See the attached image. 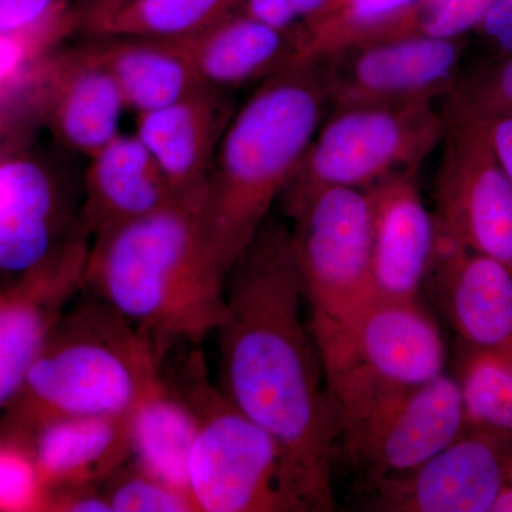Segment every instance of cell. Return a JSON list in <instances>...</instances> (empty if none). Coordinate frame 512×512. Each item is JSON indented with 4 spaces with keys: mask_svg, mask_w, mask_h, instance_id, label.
I'll return each mask as SVG.
<instances>
[{
    "mask_svg": "<svg viewBox=\"0 0 512 512\" xmlns=\"http://www.w3.org/2000/svg\"><path fill=\"white\" fill-rule=\"evenodd\" d=\"M292 231L269 215L225 279L218 386L281 448L305 512L336 510V423Z\"/></svg>",
    "mask_w": 512,
    "mask_h": 512,
    "instance_id": "cell-1",
    "label": "cell"
},
{
    "mask_svg": "<svg viewBox=\"0 0 512 512\" xmlns=\"http://www.w3.org/2000/svg\"><path fill=\"white\" fill-rule=\"evenodd\" d=\"M225 279L200 210L175 202L92 239L83 291L168 350L214 335L224 315Z\"/></svg>",
    "mask_w": 512,
    "mask_h": 512,
    "instance_id": "cell-2",
    "label": "cell"
},
{
    "mask_svg": "<svg viewBox=\"0 0 512 512\" xmlns=\"http://www.w3.org/2000/svg\"><path fill=\"white\" fill-rule=\"evenodd\" d=\"M328 113L318 66L302 60L258 84L232 114L200 210L225 275L288 190Z\"/></svg>",
    "mask_w": 512,
    "mask_h": 512,
    "instance_id": "cell-3",
    "label": "cell"
},
{
    "mask_svg": "<svg viewBox=\"0 0 512 512\" xmlns=\"http://www.w3.org/2000/svg\"><path fill=\"white\" fill-rule=\"evenodd\" d=\"M167 350L90 295L63 312L0 431L25 437L64 417H121L165 379Z\"/></svg>",
    "mask_w": 512,
    "mask_h": 512,
    "instance_id": "cell-4",
    "label": "cell"
},
{
    "mask_svg": "<svg viewBox=\"0 0 512 512\" xmlns=\"http://www.w3.org/2000/svg\"><path fill=\"white\" fill-rule=\"evenodd\" d=\"M336 423V446L367 488L403 476L467 430L454 377L396 386L343 367L323 372Z\"/></svg>",
    "mask_w": 512,
    "mask_h": 512,
    "instance_id": "cell-5",
    "label": "cell"
},
{
    "mask_svg": "<svg viewBox=\"0 0 512 512\" xmlns=\"http://www.w3.org/2000/svg\"><path fill=\"white\" fill-rule=\"evenodd\" d=\"M184 370L183 386L175 389L197 419L188 460V494L197 512H305L274 437L208 379L200 352Z\"/></svg>",
    "mask_w": 512,
    "mask_h": 512,
    "instance_id": "cell-6",
    "label": "cell"
},
{
    "mask_svg": "<svg viewBox=\"0 0 512 512\" xmlns=\"http://www.w3.org/2000/svg\"><path fill=\"white\" fill-rule=\"evenodd\" d=\"M446 130L434 101L332 110L282 195L285 207L319 188L367 190L389 175L420 170Z\"/></svg>",
    "mask_w": 512,
    "mask_h": 512,
    "instance_id": "cell-7",
    "label": "cell"
},
{
    "mask_svg": "<svg viewBox=\"0 0 512 512\" xmlns=\"http://www.w3.org/2000/svg\"><path fill=\"white\" fill-rule=\"evenodd\" d=\"M309 325L332 322L375 295L372 212L365 190L326 187L286 205Z\"/></svg>",
    "mask_w": 512,
    "mask_h": 512,
    "instance_id": "cell-8",
    "label": "cell"
},
{
    "mask_svg": "<svg viewBox=\"0 0 512 512\" xmlns=\"http://www.w3.org/2000/svg\"><path fill=\"white\" fill-rule=\"evenodd\" d=\"M311 332L323 372L350 367L396 386L446 375V343L420 298L375 293L342 318L312 325Z\"/></svg>",
    "mask_w": 512,
    "mask_h": 512,
    "instance_id": "cell-9",
    "label": "cell"
},
{
    "mask_svg": "<svg viewBox=\"0 0 512 512\" xmlns=\"http://www.w3.org/2000/svg\"><path fill=\"white\" fill-rule=\"evenodd\" d=\"M470 37H400L343 47L313 59L329 110L444 99L456 86Z\"/></svg>",
    "mask_w": 512,
    "mask_h": 512,
    "instance_id": "cell-10",
    "label": "cell"
},
{
    "mask_svg": "<svg viewBox=\"0 0 512 512\" xmlns=\"http://www.w3.org/2000/svg\"><path fill=\"white\" fill-rule=\"evenodd\" d=\"M434 180L437 227L512 272V183L483 121L446 120Z\"/></svg>",
    "mask_w": 512,
    "mask_h": 512,
    "instance_id": "cell-11",
    "label": "cell"
},
{
    "mask_svg": "<svg viewBox=\"0 0 512 512\" xmlns=\"http://www.w3.org/2000/svg\"><path fill=\"white\" fill-rule=\"evenodd\" d=\"M89 241L74 231L42 264L0 289V416L18 396L63 312L83 291Z\"/></svg>",
    "mask_w": 512,
    "mask_h": 512,
    "instance_id": "cell-12",
    "label": "cell"
},
{
    "mask_svg": "<svg viewBox=\"0 0 512 512\" xmlns=\"http://www.w3.org/2000/svg\"><path fill=\"white\" fill-rule=\"evenodd\" d=\"M510 444L466 430L409 473L370 485L372 507L387 512H491L508 481Z\"/></svg>",
    "mask_w": 512,
    "mask_h": 512,
    "instance_id": "cell-13",
    "label": "cell"
},
{
    "mask_svg": "<svg viewBox=\"0 0 512 512\" xmlns=\"http://www.w3.org/2000/svg\"><path fill=\"white\" fill-rule=\"evenodd\" d=\"M37 120L74 153L90 157L120 134L127 109L92 40L59 47L36 66Z\"/></svg>",
    "mask_w": 512,
    "mask_h": 512,
    "instance_id": "cell-14",
    "label": "cell"
},
{
    "mask_svg": "<svg viewBox=\"0 0 512 512\" xmlns=\"http://www.w3.org/2000/svg\"><path fill=\"white\" fill-rule=\"evenodd\" d=\"M225 94L205 86L168 106L137 114L136 136L156 161L175 200L197 210L235 111Z\"/></svg>",
    "mask_w": 512,
    "mask_h": 512,
    "instance_id": "cell-15",
    "label": "cell"
},
{
    "mask_svg": "<svg viewBox=\"0 0 512 512\" xmlns=\"http://www.w3.org/2000/svg\"><path fill=\"white\" fill-rule=\"evenodd\" d=\"M365 191L372 212L373 292L420 298L436 251L437 224L421 197L419 170L389 175Z\"/></svg>",
    "mask_w": 512,
    "mask_h": 512,
    "instance_id": "cell-16",
    "label": "cell"
},
{
    "mask_svg": "<svg viewBox=\"0 0 512 512\" xmlns=\"http://www.w3.org/2000/svg\"><path fill=\"white\" fill-rule=\"evenodd\" d=\"M424 286L436 293L468 348L512 345V272L503 262L463 247L437 227L436 251Z\"/></svg>",
    "mask_w": 512,
    "mask_h": 512,
    "instance_id": "cell-17",
    "label": "cell"
},
{
    "mask_svg": "<svg viewBox=\"0 0 512 512\" xmlns=\"http://www.w3.org/2000/svg\"><path fill=\"white\" fill-rule=\"evenodd\" d=\"M87 158L76 228L83 237L94 239L177 202L136 134H117Z\"/></svg>",
    "mask_w": 512,
    "mask_h": 512,
    "instance_id": "cell-18",
    "label": "cell"
},
{
    "mask_svg": "<svg viewBox=\"0 0 512 512\" xmlns=\"http://www.w3.org/2000/svg\"><path fill=\"white\" fill-rule=\"evenodd\" d=\"M173 40L200 82L222 92L261 84L301 62L298 33L276 29L238 10L194 35Z\"/></svg>",
    "mask_w": 512,
    "mask_h": 512,
    "instance_id": "cell-19",
    "label": "cell"
},
{
    "mask_svg": "<svg viewBox=\"0 0 512 512\" xmlns=\"http://www.w3.org/2000/svg\"><path fill=\"white\" fill-rule=\"evenodd\" d=\"M59 194L45 164L26 154L0 157V271L20 275L42 264L57 239Z\"/></svg>",
    "mask_w": 512,
    "mask_h": 512,
    "instance_id": "cell-20",
    "label": "cell"
},
{
    "mask_svg": "<svg viewBox=\"0 0 512 512\" xmlns=\"http://www.w3.org/2000/svg\"><path fill=\"white\" fill-rule=\"evenodd\" d=\"M19 439L28 443L49 493L103 483L131 458L128 414L50 420Z\"/></svg>",
    "mask_w": 512,
    "mask_h": 512,
    "instance_id": "cell-21",
    "label": "cell"
},
{
    "mask_svg": "<svg viewBox=\"0 0 512 512\" xmlns=\"http://www.w3.org/2000/svg\"><path fill=\"white\" fill-rule=\"evenodd\" d=\"M100 62L119 87L127 109H160L205 87L173 39L90 37Z\"/></svg>",
    "mask_w": 512,
    "mask_h": 512,
    "instance_id": "cell-22",
    "label": "cell"
},
{
    "mask_svg": "<svg viewBox=\"0 0 512 512\" xmlns=\"http://www.w3.org/2000/svg\"><path fill=\"white\" fill-rule=\"evenodd\" d=\"M197 433L190 403L165 377L128 414L134 466L188 493V460Z\"/></svg>",
    "mask_w": 512,
    "mask_h": 512,
    "instance_id": "cell-23",
    "label": "cell"
},
{
    "mask_svg": "<svg viewBox=\"0 0 512 512\" xmlns=\"http://www.w3.org/2000/svg\"><path fill=\"white\" fill-rule=\"evenodd\" d=\"M242 0H131L84 30L89 37L181 39L231 15Z\"/></svg>",
    "mask_w": 512,
    "mask_h": 512,
    "instance_id": "cell-24",
    "label": "cell"
},
{
    "mask_svg": "<svg viewBox=\"0 0 512 512\" xmlns=\"http://www.w3.org/2000/svg\"><path fill=\"white\" fill-rule=\"evenodd\" d=\"M457 382L467 430L512 443V345L468 348Z\"/></svg>",
    "mask_w": 512,
    "mask_h": 512,
    "instance_id": "cell-25",
    "label": "cell"
},
{
    "mask_svg": "<svg viewBox=\"0 0 512 512\" xmlns=\"http://www.w3.org/2000/svg\"><path fill=\"white\" fill-rule=\"evenodd\" d=\"M497 0H414L365 33L355 45L400 39L470 37Z\"/></svg>",
    "mask_w": 512,
    "mask_h": 512,
    "instance_id": "cell-26",
    "label": "cell"
},
{
    "mask_svg": "<svg viewBox=\"0 0 512 512\" xmlns=\"http://www.w3.org/2000/svg\"><path fill=\"white\" fill-rule=\"evenodd\" d=\"M444 120L487 121L512 114V53L464 70L444 97Z\"/></svg>",
    "mask_w": 512,
    "mask_h": 512,
    "instance_id": "cell-27",
    "label": "cell"
},
{
    "mask_svg": "<svg viewBox=\"0 0 512 512\" xmlns=\"http://www.w3.org/2000/svg\"><path fill=\"white\" fill-rule=\"evenodd\" d=\"M414 0H335L332 8L299 33L301 62L352 46L365 33Z\"/></svg>",
    "mask_w": 512,
    "mask_h": 512,
    "instance_id": "cell-28",
    "label": "cell"
},
{
    "mask_svg": "<svg viewBox=\"0 0 512 512\" xmlns=\"http://www.w3.org/2000/svg\"><path fill=\"white\" fill-rule=\"evenodd\" d=\"M77 32H82V20L72 0H66L36 25L19 32L0 33V87L13 82Z\"/></svg>",
    "mask_w": 512,
    "mask_h": 512,
    "instance_id": "cell-29",
    "label": "cell"
},
{
    "mask_svg": "<svg viewBox=\"0 0 512 512\" xmlns=\"http://www.w3.org/2000/svg\"><path fill=\"white\" fill-rule=\"evenodd\" d=\"M49 501L28 443L0 431V512H49Z\"/></svg>",
    "mask_w": 512,
    "mask_h": 512,
    "instance_id": "cell-30",
    "label": "cell"
},
{
    "mask_svg": "<svg viewBox=\"0 0 512 512\" xmlns=\"http://www.w3.org/2000/svg\"><path fill=\"white\" fill-rule=\"evenodd\" d=\"M111 512H197L187 491L178 490L134 466L121 467L103 481Z\"/></svg>",
    "mask_w": 512,
    "mask_h": 512,
    "instance_id": "cell-31",
    "label": "cell"
},
{
    "mask_svg": "<svg viewBox=\"0 0 512 512\" xmlns=\"http://www.w3.org/2000/svg\"><path fill=\"white\" fill-rule=\"evenodd\" d=\"M333 2L335 0H242L237 10L266 25L299 35L322 18Z\"/></svg>",
    "mask_w": 512,
    "mask_h": 512,
    "instance_id": "cell-32",
    "label": "cell"
},
{
    "mask_svg": "<svg viewBox=\"0 0 512 512\" xmlns=\"http://www.w3.org/2000/svg\"><path fill=\"white\" fill-rule=\"evenodd\" d=\"M487 57L512 53V0H497L474 30Z\"/></svg>",
    "mask_w": 512,
    "mask_h": 512,
    "instance_id": "cell-33",
    "label": "cell"
},
{
    "mask_svg": "<svg viewBox=\"0 0 512 512\" xmlns=\"http://www.w3.org/2000/svg\"><path fill=\"white\" fill-rule=\"evenodd\" d=\"M66 0H0V33L36 25Z\"/></svg>",
    "mask_w": 512,
    "mask_h": 512,
    "instance_id": "cell-34",
    "label": "cell"
},
{
    "mask_svg": "<svg viewBox=\"0 0 512 512\" xmlns=\"http://www.w3.org/2000/svg\"><path fill=\"white\" fill-rule=\"evenodd\" d=\"M49 512H111V507L94 485H79L50 491Z\"/></svg>",
    "mask_w": 512,
    "mask_h": 512,
    "instance_id": "cell-35",
    "label": "cell"
},
{
    "mask_svg": "<svg viewBox=\"0 0 512 512\" xmlns=\"http://www.w3.org/2000/svg\"><path fill=\"white\" fill-rule=\"evenodd\" d=\"M491 146L512 183V114L483 121Z\"/></svg>",
    "mask_w": 512,
    "mask_h": 512,
    "instance_id": "cell-36",
    "label": "cell"
},
{
    "mask_svg": "<svg viewBox=\"0 0 512 512\" xmlns=\"http://www.w3.org/2000/svg\"><path fill=\"white\" fill-rule=\"evenodd\" d=\"M74 8L82 18V32L94 23L107 18L111 13L126 6L131 0H72Z\"/></svg>",
    "mask_w": 512,
    "mask_h": 512,
    "instance_id": "cell-37",
    "label": "cell"
},
{
    "mask_svg": "<svg viewBox=\"0 0 512 512\" xmlns=\"http://www.w3.org/2000/svg\"><path fill=\"white\" fill-rule=\"evenodd\" d=\"M491 512H512V484L507 483L495 498Z\"/></svg>",
    "mask_w": 512,
    "mask_h": 512,
    "instance_id": "cell-38",
    "label": "cell"
},
{
    "mask_svg": "<svg viewBox=\"0 0 512 512\" xmlns=\"http://www.w3.org/2000/svg\"><path fill=\"white\" fill-rule=\"evenodd\" d=\"M507 483L512 484V450L510 453V458H508V481Z\"/></svg>",
    "mask_w": 512,
    "mask_h": 512,
    "instance_id": "cell-39",
    "label": "cell"
}]
</instances>
